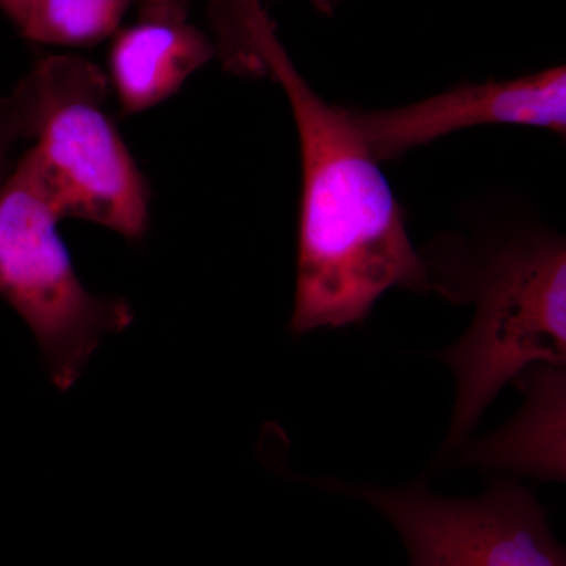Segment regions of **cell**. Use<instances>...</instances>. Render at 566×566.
I'll return each instance as SVG.
<instances>
[{
	"label": "cell",
	"mask_w": 566,
	"mask_h": 566,
	"mask_svg": "<svg viewBox=\"0 0 566 566\" xmlns=\"http://www.w3.org/2000/svg\"><path fill=\"white\" fill-rule=\"evenodd\" d=\"M227 65L270 74L292 104L303 156L296 293L290 329L364 322L394 286L428 292L422 253L378 161L344 109L329 106L283 50L260 0H208Z\"/></svg>",
	"instance_id": "1"
},
{
	"label": "cell",
	"mask_w": 566,
	"mask_h": 566,
	"mask_svg": "<svg viewBox=\"0 0 566 566\" xmlns=\"http://www.w3.org/2000/svg\"><path fill=\"white\" fill-rule=\"evenodd\" d=\"M428 292L472 303L463 337L436 354L457 381L442 453L469 441L502 387L535 364H566V249L554 234H517L479 248L427 252Z\"/></svg>",
	"instance_id": "2"
},
{
	"label": "cell",
	"mask_w": 566,
	"mask_h": 566,
	"mask_svg": "<svg viewBox=\"0 0 566 566\" xmlns=\"http://www.w3.org/2000/svg\"><path fill=\"white\" fill-rule=\"evenodd\" d=\"M25 77L35 145L21 161L52 211L142 240L150 223V186L107 114L109 77L80 55L41 59Z\"/></svg>",
	"instance_id": "3"
},
{
	"label": "cell",
	"mask_w": 566,
	"mask_h": 566,
	"mask_svg": "<svg viewBox=\"0 0 566 566\" xmlns=\"http://www.w3.org/2000/svg\"><path fill=\"white\" fill-rule=\"evenodd\" d=\"M59 221L20 158L0 188V296L31 327L52 382L69 390L104 335L132 326L134 311L81 282Z\"/></svg>",
	"instance_id": "4"
},
{
	"label": "cell",
	"mask_w": 566,
	"mask_h": 566,
	"mask_svg": "<svg viewBox=\"0 0 566 566\" xmlns=\"http://www.w3.org/2000/svg\"><path fill=\"white\" fill-rule=\"evenodd\" d=\"M318 485L378 510L405 543L409 566H566L545 506L516 479L494 480L474 499L442 497L424 480L400 488L334 479Z\"/></svg>",
	"instance_id": "5"
},
{
	"label": "cell",
	"mask_w": 566,
	"mask_h": 566,
	"mask_svg": "<svg viewBox=\"0 0 566 566\" xmlns=\"http://www.w3.org/2000/svg\"><path fill=\"white\" fill-rule=\"evenodd\" d=\"M376 161L398 158L444 134L476 125L542 126L565 134V69L455 88L394 111H345Z\"/></svg>",
	"instance_id": "6"
},
{
	"label": "cell",
	"mask_w": 566,
	"mask_h": 566,
	"mask_svg": "<svg viewBox=\"0 0 566 566\" xmlns=\"http://www.w3.org/2000/svg\"><path fill=\"white\" fill-rule=\"evenodd\" d=\"M214 54V44L189 21L186 0L139 3L137 20L115 32L109 54V84L123 114L166 102Z\"/></svg>",
	"instance_id": "7"
},
{
	"label": "cell",
	"mask_w": 566,
	"mask_h": 566,
	"mask_svg": "<svg viewBox=\"0 0 566 566\" xmlns=\"http://www.w3.org/2000/svg\"><path fill=\"white\" fill-rule=\"evenodd\" d=\"M526 401L509 423L465 441L463 463L536 480H565V367L535 364L515 379Z\"/></svg>",
	"instance_id": "8"
},
{
	"label": "cell",
	"mask_w": 566,
	"mask_h": 566,
	"mask_svg": "<svg viewBox=\"0 0 566 566\" xmlns=\"http://www.w3.org/2000/svg\"><path fill=\"white\" fill-rule=\"evenodd\" d=\"M145 0H35L21 35L33 43L88 48L118 31L126 11Z\"/></svg>",
	"instance_id": "9"
},
{
	"label": "cell",
	"mask_w": 566,
	"mask_h": 566,
	"mask_svg": "<svg viewBox=\"0 0 566 566\" xmlns=\"http://www.w3.org/2000/svg\"><path fill=\"white\" fill-rule=\"evenodd\" d=\"M33 99L25 76L6 98L0 99V188L13 170L11 150L17 142L33 139Z\"/></svg>",
	"instance_id": "10"
},
{
	"label": "cell",
	"mask_w": 566,
	"mask_h": 566,
	"mask_svg": "<svg viewBox=\"0 0 566 566\" xmlns=\"http://www.w3.org/2000/svg\"><path fill=\"white\" fill-rule=\"evenodd\" d=\"M33 3H35V0H0V10L21 31L22 25L28 21Z\"/></svg>",
	"instance_id": "11"
},
{
	"label": "cell",
	"mask_w": 566,
	"mask_h": 566,
	"mask_svg": "<svg viewBox=\"0 0 566 566\" xmlns=\"http://www.w3.org/2000/svg\"><path fill=\"white\" fill-rule=\"evenodd\" d=\"M331 0H316V3H318L319 7H326L329 6Z\"/></svg>",
	"instance_id": "12"
}]
</instances>
